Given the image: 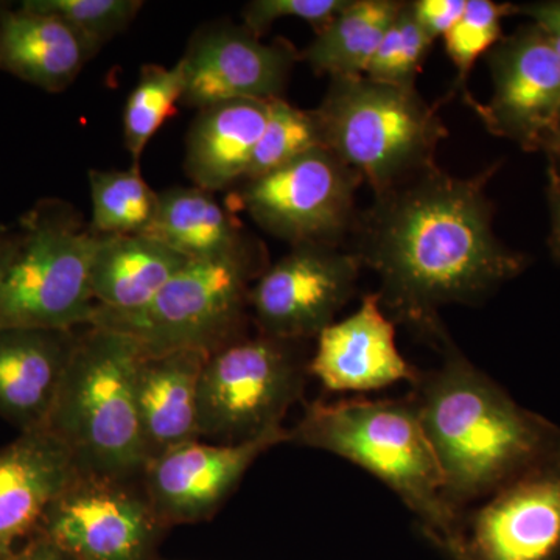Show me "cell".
Listing matches in <instances>:
<instances>
[{
    "mask_svg": "<svg viewBox=\"0 0 560 560\" xmlns=\"http://www.w3.org/2000/svg\"><path fill=\"white\" fill-rule=\"evenodd\" d=\"M348 3L349 0H253L243 7L242 25L260 38L275 22L294 18L311 24L316 33Z\"/></svg>",
    "mask_w": 560,
    "mask_h": 560,
    "instance_id": "cell-31",
    "label": "cell"
},
{
    "mask_svg": "<svg viewBox=\"0 0 560 560\" xmlns=\"http://www.w3.org/2000/svg\"><path fill=\"white\" fill-rule=\"evenodd\" d=\"M558 132H560V113H559V119H558Z\"/></svg>",
    "mask_w": 560,
    "mask_h": 560,
    "instance_id": "cell-38",
    "label": "cell"
},
{
    "mask_svg": "<svg viewBox=\"0 0 560 560\" xmlns=\"http://www.w3.org/2000/svg\"><path fill=\"white\" fill-rule=\"evenodd\" d=\"M27 9L55 14L91 39L98 49L127 31L138 18L140 0H25Z\"/></svg>",
    "mask_w": 560,
    "mask_h": 560,
    "instance_id": "cell-30",
    "label": "cell"
},
{
    "mask_svg": "<svg viewBox=\"0 0 560 560\" xmlns=\"http://www.w3.org/2000/svg\"><path fill=\"white\" fill-rule=\"evenodd\" d=\"M165 529L142 480L80 471L35 534L75 560H158Z\"/></svg>",
    "mask_w": 560,
    "mask_h": 560,
    "instance_id": "cell-10",
    "label": "cell"
},
{
    "mask_svg": "<svg viewBox=\"0 0 560 560\" xmlns=\"http://www.w3.org/2000/svg\"><path fill=\"white\" fill-rule=\"evenodd\" d=\"M326 149L355 171L374 195L436 164L447 138L436 105L416 86L337 77L318 108Z\"/></svg>",
    "mask_w": 560,
    "mask_h": 560,
    "instance_id": "cell-5",
    "label": "cell"
},
{
    "mask_svg": "<svg viewBox=\"0 0 560 560\" xmlns=\"http://www.w3.org/2000/svg\"><path fill=\"white\" fill-rule=\"evenodd\" d=\"M433 345L438 370L420 372L411 399L440 464L453 506L466 511L560 452V429L517 404L452 341Z\"/></svg>",
    "mask_w": 560,
    "mask_h": 560,
    "instance_id": "cell-2",
    "label": "cell"
},
{
    "mask_svg": "<svg viewBox=\"0 0 560 560\" xmlns=\"http://www.w3.org/2000/svg\"><path fill=\"white\" fill-rule=\"evenodd\" d=\"M189 261L149 235H101L91 268L95 307L139 311Z\"/></svg>",
    "mask_w": 560,
    "mask_h": 560,
    "instance_id": "cell-23",
    "label": "cell"
},
{
    "mask_svg": "<svg viewBox=\"0 0 560 560\" xmlns=\"http://www.w3.org/2000/svg\"><path fill=\"white\" fill-rule=\"evenodd\" d=\"M21 242L20 230H0V282L9 270Z\"/></svg>",
    "mask_w": 560,
    "mask_h": 560,
    "instance_id": "cell-36",
    "label": "cell"
},
{
    "mask_svg": "<svg viewBox=\"0 0 560 560\" xmlns=\"http://www.w3.org/2000/svg\"><path fill=\"white\" fill-rule=\"evenodd\" d=\"M355 171L319 147L279 171L245 180L232 195L234 206L267 234L300 245L342 246L355 226Z\"/></svg>",
    "mask_w": 560,
    "mask_h": 560,
    "instance_id": "cell-9",
    "label": "cell"
},
{
    "mask_svg": "<svg viewBox=\"0 0 560 560\" xmlns=\"http://www.w3.org/2000/svg\"><path fill=\"white\" fill-rule=\"evenodd\" d=\"M271 101H231L198 110L186 138L184 172L215 194L241 186L270 116Z\"/></svg>",
    "mask_w": 560,
    "mask_h": 560,
    "instance_id": "cell-21",
    "label": "cell"
},
{
    "mask_svg": "<svg viewBox=\"0 0 560 560\" xmlns=\"http://www.w3.org/2000/svg\"><path fill=\"white\" fill-rule=\"evenodd\" d=\"M208 359L202 350L143 352L136 372V400L150 460L201 440L198 385Z\"/></svg>",
    "mask_w": 560,
    "mask_h": 560,
    "instance_id": "cell-20",
    "label": "cell"
},
{
    "mask_svg": "<svg viewBox=\"0 0 560 560\" xmlns=\"http://www.w3.org/2000/svg\"><path fill=\"white\" fill-rule=\"evenodd\" d=\"M101 49L55 14L0 5V70L39 90H68Z\"/></svg>",
    "mask_w": 560,
    "mask_h": 560,
    "instance_id": "cell-19",
    "label": "cell"
},
{
    "mask_svg": "<svg viewBox=\"0 0 560 560\" xmlns=\"http://www.w3.org/2000/svg\"><path fill=\"white\" fill-rule=\"evenodd\" d=\"M537 151H544L548 160L560 168V132H552L548 138L541 140Z\"/></svg>",
    "mask_w": 560,
    "mask_h": 560,
    "instance_id": "cell-37",
    "label": "cell"
},
{
    "mask_svg": "<svg viewBox=\"0 0 560 560\" xmlns=\"http://www.w3.org/2000/svg\"><path fill=\"white\" fill-rule=\"evenodd\" d=\"M400 0H349L315 38L300 51V61L316 75L360 77L401 9Z\"/></svg>",
    "mask_w": 560,
    "mask_h": 560,
    "instance_id": "cell-24",
    "label": "cell"
},
{
    "mask_svg": "<svg viewBox=\"0 0 560 560\" xmlns=\"http://www.w3.org/2000/svg\"><path fill=\"white\" fill-rule=\"evenodd\" d=\"M290 442L348 459L388 486L445 555L458 541L464 512L453 506L410 397L313 401Z\"/></svg>",
    "mask_w": 560,
    "mask_h": 560,
    "instance_id": "cell-3",
    "label": "cell"
},
{
    "mask_svg": "<svg viewBox=\"0 0 560 560\" xmlns=\"http://www.w3.org/2000/svg\"><path fill=\"white\" fill-rule=\"evenodd\" d=\"M92 215L90 228L98 235L149 234L160 191L143 179L139 165L128 171H90Z\"/></svg>",
    "mask_w": 560,
    "mask_h": 560,
    "instance_id": "cell-25",
    "label": "cell"
},
{
    "mask_svg": "<svg viewBox=\"0 0 560 560\" xmlns=\"http://www.w3.org/2000/svg\"><path fill=\"white\" fill-rule=\"evenodd\" d=\"M517 14V5L492 0H466V9L458 24L444 36V47L456 70L455 90L464 103L474 95L467 90L471 69L503 39V20Z\"/></svg>",
    "mask_w": 560,
    "mask_h": 560,
    "instance_id": "cell-28",
    "label": "cell"
},
{
    "mask_svg": "<svg viewBox=\"0 0 560 560\" xmlns=\"http://www.w3.org/2000/svg\"><path fill=\"white\" fill-rule=\"evenodd\" d=\"M410 3L416 21L433 40L444 39L466 9V0H415Z\"/></svg>",
    "mask_w": 560,
    "mask_h": 560,
    "instance_id": "cell-32",
    "label": "cell"
},
{
    "mask_svg": "<svg viewBox=\"0 0 560 560\" xmlns=\"http://www.w3.org/2000/svg\"><path fill=\"white\" fill-rule=\"evenodd\" d=\"M499 171L459 178L434 164L357 215L348 249L378 276L383 311L430 342L445 329L442 307L477 304L525 271V254L493 231L486 189Z\"/></svg>",
    "mask_w": 560,
    "mask_h": 560,
    "instance_id": "cell-1",
    "label": "cell"
},
{
    "mask_svg": "<svg viewBox=\"0 0 560 560\" xmlns=\"http://www.w3.org/2000/svg\"><path fill=\"white\" fill-rule=\"evenodd\" d=\"M304 345L257 331L210 353L198 385L200 438L241 444L285 431L311 374Z\"/></svg>",
    "mask_w": 560,
    "mask_h": 560,
    "instance_id": "cell-8",
    "label": "cell"
},
{
    "mask_svg": "<svg viewBox=\"0 0 560 560\" xmlns=\"http://www.w3.org/2000/svg\"><path fill=\"white\" fill-rule=\"evenodd\" d=\"M326 147L316 109H301L285 97L272 98L264 135L254 151L245 180L279 171L308 151ZM243 180V183H245Z\"/></svg>",
    "mask_w": 560,
    "mask_h": 560,
    "instance_id": "cell-27",
    "label": "cell"
},
{
    "mask_svg": "<svg viewBox=\"0 0 560 560\" xmlns=\"http://www.w3.org/2000/svg\"><path fill=\"white\" fill-rule=\"evenodd\" d=\"M145 235L189 260L267 256L230 209L195 186L161 191L156 220Z\"/></svg>",
    "mask_w": 560,
    "mask_h": 560,
    "instance_id": "cell-22",
    "label": "cell"
},
{
    "mask_svg": "<svg viewBox=\"0 0 560 560\" xmlns=\"http://www.w3.org/2000/svg\"><path fill=\"white\" fill-rule=\"evenodd\" d=\"M0 560H75L72 556L61 550L54 541L35 534L31 539L25 540L16 550Z\"/></svg>",
    "mask_w": 560,
    "mask_h": 560,
    "instance_id": "cell-34",
    "label": "cell"
},
{
    "mask_svg": "<svg viewBox=\"0 0 560 560\" xmlns=\"http://www.w3.org/2000/svg\"><path fill=\"white\" fill-rule=\"evenodd\" d=\"M267 267V256L190 260L145 307H95L88 326L127 335L145 353L191 349L210 355L245 337L250 289Z\"/></svg>",
    "mask_w": 560,
    "mask_h": 560,
    "instance_id": "cell-7",
    "label": "cell"
},
{
    "mask_svg": "<svg viewBox=\"0 0 560 560\" xmlns=\"http://www.w3.org/2000/svg\"><path fill=\"white\" fill-rule=\"evenodd\" d=\"M433 43L429 33L416 21L411 3L404 2L383 35L364 77L378 83L416 86V79Z\"/></svg>",
    "mask_w": 560,
    "mask_h": 560,
    "instance_id": "cell-29",
    "label": "cell"
},
{
    "mask_svg": "<svg viewBox=\"0 0 560 560\" xmlns=\"http://www.w3.org/2000/svg\"><path fill=\"white\" fill-rule=\"evenodd\" d=\"M547 198L550 206L552 253L560 261V168L550 162L547 171Z\"/></svg>",
    "mask_w": 560,
    "mask_h": 560,
    "instance_id": "cell-35",
    "label": "cell"
},
{
    "mask_svg": "<svg viewBox=\"0 0 560 560\" xmlns=\"http://www.w3.org/2000/svg\"><path fill=\"white\" fill-rule=\"evenodd\" d=\"M282 442H290L289 430L241 444L189 442L150 460L143 489L167 528L208 521L254 460Z\"/></svg>",
    "mask_w": 560,
    "mask_h": 560,
    "instance_id": "cell-15",
    "label": "cell"
},
{
    "mask_svg": "<svg viewBox=\"0 0 560 560\" xmlns=\"http://www.w3.org/2000/svg\"><path fill=\"white\" fill-rule=\"evenodd\" d=\"M186 92L180 103L208 108L217 103L283 97L300 51L290 40L261 43L243 25H210L195 33L186 55Z\"/></svg>",
    "mask_w": 560,
    "mask_h": 560,
    "instance_id": "cell-14",
    "label": "cell"
},
{
    "mask_svg": "<svg viewBox=\"0 0 560 560\" xmlns=\"http://www.w3.org/2000/svg\"><path fill=\"white\" fill-rule=\"evenodd\" d=\"M308 372L331 393L415 385L420 377L397 348L396 323L383 311L377 293L366 294L352 315L320 331Z\"/></svg>",
    "mask_w": 560,
    "mask_h": 560,
    "instance_id": "cell-16",
    "label": "cell"
},
{
    "mask_svg": "<svg viewBox=\"0 0 560 560\" xmlns=\"http://www.w3.org/2000/svg\"><path fill=\"white\" fill-rule=\"evenodd\" d=\"M464 511L453 560H560V452Z\"/></svg>",
    "mask_w": 560,
    "mask_h": 560,
    "instance_id": "cell-12",
    "label": "cell"
},
{
    "mask_svg": "<svg viewBox=\"0 0 560 560\" xmlns=\"http://www.w3.org/2000/svg\"><path fill=\"white\" fill-rule=\"evenodd\" d=\"M79 474L65 442L47 429L24 431L0 447V559L35 536Z\"/></svg>",
    "mask_w": 560,
    "mask_h": 560,
    "instance_id": "cell-17",
    "label": "cell"
},
{
    "mask_svg": "<svg viewBox=\"0 0 560 560\" xmlns=\"http://www.w3.org/2000/svg\"><path fill=\"white\" fill-rule=\"evenodd\" d=\"M18 230L20 246L0 282V329L86 327L95 311L91 268L101 235L58 198L36 202Z\"/></svg>",
    "mask_w": 560,
    "mask_h": 560,
    "instance_id": "cell-6",
    "label": "cell"
},
{
    "mask_svg": "<svg viewBox=\"0 0 560 560\" xmlns=\"http://www.w3.org/2000/svg\"><path fill=\"white\" fill-rule=\"evenodd\" d=\"M361 268L342 246H293L254 282L250 318L268 337L316 340L355 293Z\"/></svg>",
    "mask_w": 560,
    "mask_h": 560,
    "instance_id": "cell-11",
    "label": "cell"
},
{
    "mask_svg": "<svg viewBox=\"0 0 560 560\" xmlns=\"http://www.w3.org/2000/svg\"><path fill=\"white\" fill-rule=\"evenodd\" d=\"M493 92L488 103L471 98L467 106L497 138L525 151L558 131L560 58L534 24L517 28L488 54Z\"/></svg>",
    "mask_w": 560,
    "mask_h": 560,
    "instance_id": "cell-13",
    "label": "cell"
},
{
    "mask_svg": "<svg viewBox=\"0 0 560 560\" xmlns=\"http://www.w3.org/2000/svg\"><path fill=\"white\" fill-rule=\"evenodd\" d=\"M142 355L127 335L92 326L79 334L46 429L81 474L142 480L150 463L136 400Z\"/></svg>",
    "mask_w": 560,
    "mask_h": 560,
    "instance_id": "cell-4",
    "label": "cell"
},
{
    "mask_svg": "<svg viewBox=\"0 0 560 560\" xmlns=\"http://www.w3.org/2000/svg\"><path fill=\"white\" fill-rule=\"evenodd\" d=\"M517 14L529 18L530 24L544 33L552 50L560 58V0L517 5Z\"/></svg>",
    "mask_w": 560,
    "mask_h": 560,
    "instance_id": "cell-33",
    "label": "cell"
},
{
    "mask_svg": "<svg viewBox=\"0 0 560 560\" xmlns=\"http://www.w3.org/2000/svg\"><path fill=\"white\" fill-rule=\"evenodd\" d=\"M186 84L183 58L172 68L142 66L138 83L128 95L124 109V142L132 164L139 165L150 140L167 119L175 116Z\"/></svg>",
    "mask_w": 560,
    "mask_h": 560,
    "instance_id": "cell-26",
    "label": "cell"
},
{
    "mask_svg": "<svg viewBox=\"0 0 560 560\" xmlns=\"http://www.w3.org/2000/svg\"><path fill=\"white\" fill-rule=\"evenodd\" d=\"M75 330L0 329V418L21 433L46 429L79 338Z\"/></svg>",
    "mask_w": 560,
    "mask_h": 560,
    "instance_id": "cell-18",
    "label": "cell"
}]
</instances>
